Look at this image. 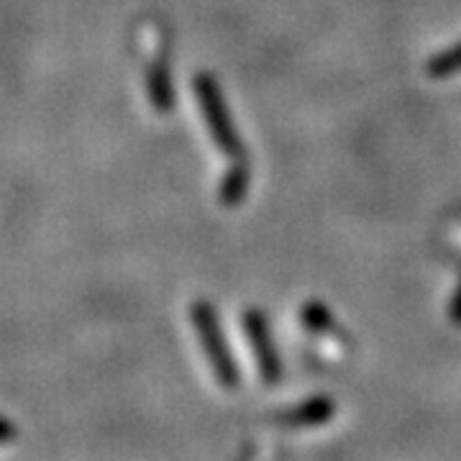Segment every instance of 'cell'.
I'll return each mask as SVG.
<instances>
[{"instance_id": "cell-1", "label": "cell", "mask_w": 461, "mask_h": 461, "mask_svg": "<svg viewBox=\"0 0 461 461\" xmlns=\"http://www.w3.org/2000/svg\"><path fill=\"white\" fill-rule=\"evenodd\" d=\"M195 93H198L200 108L205 115V123L211 129V136L218 147L223 149L229 157H239L241 154V141L233 131V123H230L229 111H226V103L221 98V90L218 85L208 77V75H200L195 80Z\"/></svg>"}, {"instance_id": "cell-2", "label": "cell", "mask_w": 461, "mask_h": 461, "mask_svg": "<svg viewBox=\"0 0 461 461\" xmlns=\"http://www.w3.org/2000/svg\"><path fill=\"white\" fill-rule=\"evenodd\" d=\"M193 321H195V326L203 333V344H205V351H208V357H211V362H213L215 372L221 375V379L230 384L233 382V369H230L229 362V351H226V346H223V336H221V329H218V323L213 321V313H211V308L208 305H198V308H193Z\"/></svg>"}, {"instance_id": "cell-3", "label": "cell", "mask_w": 461, "mask_h": 461, "mask_svg": "<svg viewBox=\"0 0 461 461\" xmlns=\"http://www.w3.org/2000/svg\"><path fill=\"white\" fill-rule=\"evenodd\" d=\"M247 326L249 336H251V344H254L259 359H262L264 375H267V377H275V372H277V359H275V354H272V346H269V336H267V326H264L262 315L249 313Z\"/></svg>"}, {"instance_id": "cell-4", "label": "cell", "mask_w": 461, "mask_h": 461, "mask_svg": "<svg viewBox=\"0 0 461 461\" xmlns=\"http://www.w3.org/2000/svg\"><path fill=\"white\" fill-rule=\"evenodd\" d=\"M247 185H249L247 167L244 165L233 167V169L229 172V177L223 180V187H221V200H223L226 205H236V203H241L244 195H247Z\"/></svg>"}, {"instance_id": "cell-5", "label": "cell", "mask_w": 461, "mask_h": 461, "mask_svg": "<svg viewBox=\"0 0 461 461\" xmlns=\"http://www.w3.org/2000/svg\"><path fill=\"white\" fill-rule=\"evenodd\" d=\"M456 72H461V41L456 47L446 50L444 54H438L436 59H430L429 65V75L430 77H436V80L451 77V75H456Z\"/></svg>"}, {"instance_id": "cell-6", "label": "cell", "mask_w": 461, "mask_h": 461, "mask_svg": "<svg viewBox=\"0 0 461 461\" xmlns=\"http://www.w3.org/2000/svg\"><path fill=\"white\" fill-rule=\"evenodd\" d=\"M451 318H454V323H461V287L454 297V305H451Z\"/></svg>"}]
</instances>
